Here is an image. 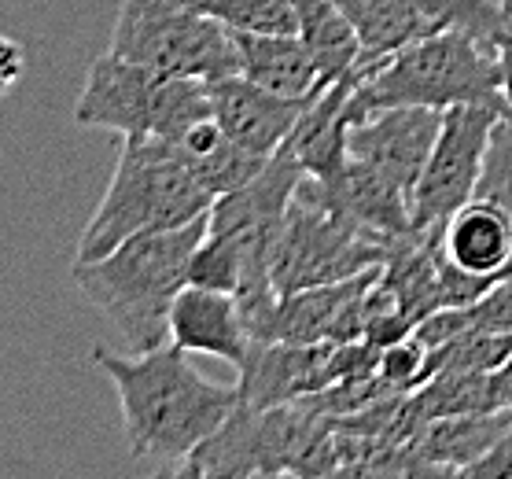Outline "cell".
Returning <instances> with one entry per match:
<instances>
[{"label":"cell","mask_w":512,"mask_h":479,"mask_svg":"<svg viewBox=\"0 0 512 479\" xmlns=\"http://www.w3.org/2000/svg\"><path fill=\"white\" fill-rule=\"evenodd\" d=\"M240 74L269 93L310 100L325 89V74L299 34H233Z\"/></svg>","instance_id":"obj_15"},{"label":"cell","mask_w":512,"mask_h":479,"mask_svg":"<svg viewBox=\"0 0 512 479\" xmlns=\"http://www.w3.org/2000/svg\"><path fill=\"white\" fill-rule=\"evenodd\" d=\"M210 479L269 476H325L339 468V435L332 417H321L303 402L273 409L236 406L233 417L192 450Z\"/></svg>","instance_id":"obj_5"},{"label":"cell","mask_w":512,"mask_h":479,"mask_svg":"<svg viewBox=\"0 0 512 479\" xmlns=\"http://www.w3.org/2000/svg\"><path fill=\"white\" fill-rule=\"evenodd\" d=\"M380 376L387 380V387L413 395L417 387L431 380V351L417 336L395 339L380 351Z\"/></svg>","instance_id":"obj_23"},{"label":"cell","mask_w":512,"mask_h":479,"mask_svg":"<svg viewBox=\"0 0 512 479\" xmlns=\"http://www.w3.org/2000/svg\"><path fill=\"white\" fill-rule=\"evenodd\" d=\"M170 152L185 163V170L196 177L199 185L207 188L214 199L229 196L236 188H244L251 177L266 166V159L255 152H247L244 144H236L222 126L218 118L207 115L199 118L196 126H188L181 137H174Z\"/></svg>","instance_id":"obj_17"},{"label":"cell","mask_w":512,"mask_h":479,"mask_svg":"<svg viewBox=\"0 0 512 479\" xmlns=\"http://www.w3.org/2000/svg\"><path fill=\"white\" fill-rule=\"evenodd\" d=\"M380 269L361 277L280 295L269 343H354L373 328V284Z\"/></svg>","instance_id":"obj_10"},{"label":"cell","mask_w":512,"mask_h":479,"mask_svg":"<svg viewBox=\"0 0 512 479\" xmlns=\"http://www.w3.org/2000/svg\"><path fill=\"white\" fill-rule=\"evenodd\" d=\"M501 4H505V12H509V15H512V0H501Z\"/></svg>","instance_id":"obj_30"},{"label":"cell","mask_w":512,"mask_h":479,"mask_svg":"<svg viewBox=\"0 0 512 479\" xmlns=\"http://www.w3.org/2000/svg\"><path fill=\"white\" fill-rule=\"evenodd\" d=\"M291 8H295V23H299L295 34L303 37V45L314 52L328 85L369 67L361 59L358 34H354V26H350V19L343 15L336 0H291Z\"/></svg>","instance_id":"obj_20"},{"label":"cell","mask_w":512,"mask_h":479,"mask_svg":"<svg viewBox=\"0 0 512 479\" xmlns=\"http://www.w3.org/2000/svg\"><path fill=\"white\" fill-rule=\"evenodd\" d=\"M354 104L361 115L380 107L450 111L457 104H505L498 48L465 30L417 37L365 74Z\"/></svg>","instance_id":"obj_4"},{"label":"cell","mask_w":512,"mask_h":479,"mask_svg":"<svg viewBox=\"0 0 512 479\" xmlns=\"http://www.w3.org/2000/svg\"><path fill=\"white\" fill-rule=\"evenodd\" d=\"M170 343L188 354L225 358L236 369L255 351V336L247 328L240 299L199 284H185L170 306Z\"/></svg>","instance_id":"obj_13"},{"label":"cell","mask_w":512,"mask_h":479,"mask_svg":"<svg viewBox=\"0 0 512 479\" xmlns=\"http://www.w3.org/2000/svg\"><path fill=\"white\" fill-rule=\"evenodd\" d=\"M107 48L174 78L218 82L240 74L233 30L177 0H122Z\"/></svg>","instance_id":"obj_8"},{"label":"cell","mask_w":512,"mask_h":479,"mask_svg":"<svg viewBox=\"0 0 512 479\" xmlns=\"http://www.w3.org/2000/svg\"><path fill=\"white\" fill-rule=\"evenodd\" d=\"M505 111L509 104H457L443 111L439 141L413 192V233H443V225L476 199L490 133Z\"/></svg>","instance_id":"obj_9"},{"label":"cell","mask_w":512,"mask_h":479,"mask_svg":"<svg viewBox=\"0 0 512 479\" xmlns=\"http://www.w3.org/2000/svg\"><path fill=\"white\" fill-rule=\"evenodd\" d=\"M409 409L424 428L439 417H465V413H498L512 409V373H435L424 387L409 395Z\"/></svg>","instance_id":"obj_19"},{"label":"cell","mask_w":512,"mask_h":479,"mask_svg":"<svg viewBox=\"0 0 512 479\" xmlns=\"http://www.w3.org/2000/svg\"><path fill=\"white\" fill-rule=\"evenodd\" d=\"M192 12L222 23L233 34H295L291 0H177Z\"/></svg>","instance_id":"obj_21"},{"label":"cell","mask_w":512,"mask_h":479,"mask_svg":"<svg viewBox=\"0 0 512 479\" xmlns=\"http://www.w3.org/2000/svg\"><path fill=\"white\" fill-rule=\"evenodd\" d=\"M203 236L207 218L181 229L140 233L96 262H74L70 277L133 351H155L170 343V306L188 284Z\"/></svg>","instance_id":"obj_2"},{"label":"cell","mask_w":512,"mask_h":479,"mask_svg":"<svg viewBox=\"0 0 512 479\" xmlns=\"http://www.w3.org/2000/svg\"><path fill=\"white\" fill-rule=\"evenodd\" d=\"M443 111L431 107H380L350 126L347 155L395 181L409 199L417 192L428 155L439 141Z\"/></svg>","instance_id":"obj_11"},{"label":"cell","mask_w":512,"mask_h":479,"mask_svg":"<svg viewBox=\"0 0 512 479\" xmlns=\"http://www.w3.org/2000/svg\"><path fill=\"white\" fill-rule=\"evenodd\" d=\"M210 85V115L218 118V126L233 137L236 144H244L247 152L277 155L288 137L295 133L303 111L310 107V100H291V96L269 93L262 85H255L244 74H229Z\"/></svg>","instance_id":"obj_12"},{"label":"cell","mask_w":512,"mask_h":479,"mask_svg":"<svg viewBox=\"0 0 512 479\" xmlns=\"http://www.w3.org/2000/svg\"><path fill=\"white\" fill-rule=\"evenodd\" d=\"M498 59H501V93H505V104L512 107V34L498 45Z\"/></svg>","instance_id":"obj_26"},{"label":"cell","mask_w":512,"mask_h":479,"mask_svg":"<svg viewBox=\"0 0 512 479\" xmlns=\"http://www.w3.org/2000/svg\"><path fill=\"white\" fill-rule=\"evenodd\" d=\"M443 255L461 273L512 281V218L487 199H472L443 225Z\"/></svg>","instance_id":"obj_14"},{"label":"cell","mask_w":512,"mask_h":479,"mask_svg":"<svg viewBox=\"0 0 512 479\" xmlns=\"http://www.w3.org/2000/svg\"><path fill=\"white\" fill-rule=\"evenodd\" d=\"M174 472H177L174 461H163V468H155V472L148 479H174Z\"/></svg>","instance_id":"obj_28"},{"label":"cell","mask_w":512,"mask_h":479,"mask_svg":"<svg viewBox=\"0 0 512 479\" xmlns=\"http://www.w3.org/2000/svg\"><path fill=\"white\" fill-rule=\"evenodd\" d=\"M26 74V52L15 37L0 34V96H8Z\"/></svg>","instance_id":"obj_25"},{"label":"cell","mask_w":512,"mask_h":479,"mask_svg":"<svg viewBox=\"0 0 512 479\" xmlns=\"http://www.w3.org/2000/svg\"><path fill=\"white\" fill-rule=\"evenodd\" d=\"M210 207L214 196L188 174L170 144L155 137H126L115 177L85 225L74 262H96L140 233L192 225L207 218Z\"/></svg>","instance_id":"obj_3"},{"label":"cell","mask_w":512,"mask_h":479,"mask_svg":"<svg viewBox=\"0 0 512 479\" xmlns=\"http://www.w3.org/2000/svg\"><path fill=\"white\" fill-rule=\"evenodd\" d=\"M509 432H512V409L439 417V421H428L409 439L406 454L439 468H465L476 457L487 454V450H494Z\"/></svg>","instance_id":"obj_18"},{"label":"cell","mask_w":512,"mask_h":479,"mask_svg":"<svg viewBox=\"0 0 512 479\" xmlns=\"http://www.w3.org/2000/svg\"><path fill=\"white\" fill-rule=\"evenodd\" d=\"M244 479H280V476H269V472H251V476H244Z\"/></svg>","instance_id":"obj_29"},{"label":"cell","mask_w":512,"mask_h":479,"mask_svg":"<svg viewBox=\"0 0 512 479\" xmlns=\"http://www.w3.org/2000/svg\"><path fill=\"white\" fill-rule=\"evenodd\" d=\"M210 115V85L196 78L140 67L107 48L85 74L74 122L85 129H107L126 137L174 141L199 118Z\"/></svg>","instance_id":"obj_6"},{"label":"cell","mask_w":512,"mask_h":479,"mask_svg":"<svg viewBox=\"0 0 512 479\" xmlns=\"http://www.w3.org/2000/svg\"><path fill=\"white\" fill-rule=\"evenodd\" d=\"M93 365L115 384L133 457H159L177 465L240 406L236 384H214L196 373L188 351L174 343L133 354L93 347Z\"/></svg>","instance_id":"obj_1"},{"label":"cell","mask_w":512,"mask_h":479,"mask_svg":"<svg viewBox=\"0 0 512 479\" xmlns=\"http://www.w3.org/2000/svg\"><path fill=\"white\" fill-rule=\"evenodd\" d=\"M398 240L361 229L332 207L314 177L306 174L288 207L273 251V284L280 295L321 288L380 269Z\"/></svg>","instance_id":"obj_7"},{"label":"cell","mask_w":512,"mask_h":479,"mask_svg":"<svg viewBox=\"0 0 512 479\" xmlns=\"http://www.w3.org/2000/svg\"><path fill=\"white\" fill-rule=\"evenodd\" d=\"M361 41V59L376 67L398 48L439 34V0H336Z\"/></svg>","instance_id":"obj_16"},{"label":"cell","mask_w":512,"mask_h":479,"mask_svg":"<svg viewBox=\"0 0 512 479\" xmlns=\"http://www.w3.org/2000/svg\"><path fill=\"white\" fill-rule=\"evenodd\" d=\"M174 479H210V476L196 465V461H192V457H185V461H177Z\"/></svg>","instance_id":"obj_27"},{"label":"cell","mask_w":512,"mask_h":479,"mask_svg":"<svg viewBox=\"0 0 512 479\" xmlns=\"http://www.w3.org/2000/svg\"><path fill=\"white\" fill-rule=\"evenodd\" d=\"M476 199H487L512 218V107L498 118V126L490 133Z\"/></svg>","instance_id":"obj_22"},{"label":"cell","mask_w":512,"mask_h":479,"mask_svg":"<svg viewBox=\"0 0 512 479\" xmlns=\"http://www.w3.org/2000/svg\"><path fill=\"white\" fill-rule=\"evenodd\" d=\"M450 479H512V432L505 435L494 450L476 457L472 465L454 468V476Z\"/></svg>","instance_id":"obj_24"}]
</instances>
